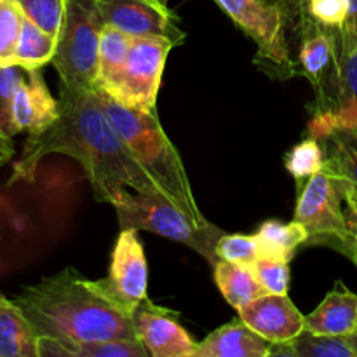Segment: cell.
<instances>
[{
  "instance_id": "cell-1",
  "label": "cell",
  "mask_w": 357,
  "mask_h": 357,
  "mask_svg": "<svg viewBox=\"0 0 357 357\" xmlns=\"http://www.w3.org/2000/svg\"><path fill=\"white\" fill-rule=\"evenodd\" d=\"M52 153L73 157L84 167L100 202L110 204L126 188L142 194H162L115 131L96 91L59 86L58 117L45 131L28 136L14 164L10 183L33 181L38 162Z\"/></svg>"
},
{
  "instance_id": "cell-2",
  "label": "cell",
  "mask_w": 357,
  "mask_h": 357,
  "mask_svg": "<svg viewBox=\"0 0 357 357\" xmlns=\"http://www.w3.org/2000/svg\"><path fill=\"white\" fill-rule=\"evenodd\" d=\"M38 337L72 342L138 340L132 310L105 279L89 281L73 267L24 288L14 298Z\"/></svg>"
},
{
  "instance_id": "cell-3",
  "label": "cell",
  "mask_w": 357,
  "mask_h": 357,
  "mask_svg": "<svg viewBox=\"0 0 357 357\" xmlns=\"http://www.w3.org/2000/svg\"><path fill=\"white\" fill-rule=\"evenodd\" d=\"M96 91L105 114L122 142L155 180L167 199L187 211L195 222L208 223L199 209L181 157L160 126L157 112L132 110L117 103L105 91Z\"/></svg>"
},
{
  "instance_id": "cell-4",
  "label": "cell",
  "mask_w": 357,
  "mask_h": 357,
  "mask_svg": "<svg viewBox=\"0 0 357 357\" xmlns=\"http://www.w3.org/2000/svg\"><path fill=\"white\" fill-rule=\"evenodd\" d=\"M117 213L119 225L122 229H135L138 232L157 234L160 237L188 246L201 255L209 265L218 261L216 243L223 236V230L211 222L199 223L187 211L174 204L162 194H142V192H119L110 202Z\"/></svg>"
},
{
  "instance_id": "cell-5",
  "label": "cell",
  "mask_w": 357,
  "mask_h": 357,
  "mask_svg": "<svg viewBox=\"0 0 357 357\" xmlns=\"http://www.w3.org/2000/svg\"><path fill=\"white\" fill-rule=\"evenodd\" d=\"M105 23L93 0H68L51 65L61 84L75 89H96L100 38Z\"/></svg>"
},
{
  "instance_id": "cell-6",
  "label": "cell",
  "mask_w": 357,
  "mask_h": 357,
  "mask_svg": "<svg viewBox=\"0 0 357 357\" xmlns=\"http://www.w3.org/2000/svg\"><path fill=\"white\" fill-rule=\"evenodd\" d=\"M220 9L257 44L255 61L275 79H289L296 73L286 38L284 10L278 0H215Z\"/></svg>"
},
{
  "instance_id": "cell-7",
  "label": "cell",
  "mask_w": 357,
  "mask_h": 357,
  "mask_svg": "<svg viewBox=\"0 0 357 357\" xmlns=\"http://www.w3.org/2000/svg\"><path fill=\"white\" fill-rule=\"evenodd\" d=\"M342 202V187L323 169L300 187L295 222L307 230L305 246L331 248L349 257L352 234Z\"/></svg>"
},
{
  "instance_id": "cell-8",
  "label": "cell",
  "mask_w": 357,
  "mask_h": 357,
  "mask_svg": "<svg viewBox=\"0 0 357 357\" xmlns=\"http://www.w3.org/2000/svg\"><path fill=\"white\" fill-rule=\"evenodd\" d=\"M174 44L162 37H132L121 75L105 93L132 110L155 112L164 66Z\"/></svg>"
},
{
  "instance_id": "cell-9",
  "label": "cell",
  "mask_w": 357,
  "mask_h": 357,
  "mask_svg": "<svg viewBox=\"0 0 357 357\" xmlns=\"http://www.w3.org/2000/svg\"><path fill=\"white\" fill-rule=\"evenodd\" d=\"M105 24L131 37H162L174 45L183 44L187 33L164 0H93Z\"/></svg>"
},
{
  "instance_id": "cell-10",
  "label": "cell",
  "mask_w": 357,
  "mask_h": 357,
  "mask_svg": "<svg viewBox=\"0 0 357 357\" xmlns=\"http://www.w3.org/2000/svg\"><path fill=\"white\" fill-rule=\"evenodd\" d=\"M302 30L300 66L316 89V103H323L338 82L342 59L340 30L326 28L305 17L298 24Z\"/></svg>"
},
{
  "instance_id": "cell-11",
  "label": "cell",
  "mask_w": 357,
  "mask_h": 357,
  "mask_svg": "<svg viewBox=\"0 0 357 357\" xmlns=\"http://www.w3.org/2000/svg\"><path fill=\"white\" fill-rule=\"evenodd\" d=\"M136 333L150 357H194L197 342L178 321V314L146 296L132 314Z\"/></svg>"
},
{
  "instance_id": "cell-12",
  "label": "cell",
  "mask_w": 357,
  "mask_h": 357,
  "mask_svg": "<svg viewBox=\"0 0 357 357\" xmlns=\"http://www.w3.org/2000/svg\"><path fill=\"white\" fill-rule=\"evenodd\" d=\"M108 288L132 312L146 298L149 265L138 230L122 229L112 251L110 268L105 278Z\"/></svg>"
},
{
  "instance_id": "cell-13",
  "label": "cell",
  "mask_w": 357,
  "mask_h": 357,
  "mask_svg": "<svg viewBox=\"0 0 357 357\" xmlns=\"http://www.w3.org/2000/svg\"><path fill=\"white\" fill-rule=\"evenodd\" d=\"M337 128L357 129V47L340 59V73L333 93L314 108L309 132L319 138Z\"/></svg>"
},
{
  "instance_id": "cell-14",
  "label": "cell",
  "mask_w": 357,
  "mask_h": 357,
  "mask_svg": "<svg viewBox=\"0 0 357 357\" xmlns=\"http://www.w3.org/2000/svg\"><path fill=\"white\" fill-rule=\"evenodd\" d=\"M239 317L272 344H282L298 337L305 330V316L288 295H261L241 307Z\"/></svg>"
},
{
  "instance_id": "cell-15",
  "label": "cell",
  "mask_w": 357,
  "mask_h": 357,
  "mask_svg": "<svg viewBox=\"0 0 357 357\" xmlns=\"http://www.w3.org/2000/svg\"><path fill=\"white\" fill-rule=\"evenodd\" d=\"M58 117V100L51 94L40 70H28L13 98V122L16 132L28 136L45 131Z\"/></svg>"
},
{
  "instance_id": "cell-16",
  "label": "cell",
  "mask_w": 357,
  "mask_h": 357,
  "mask_svg": "<svg viewBox=\"0 0 357 357\" xmlns=\"http://www.w3.org/2000/svg\"><path fill=\"white\" fill-rule=\"evenodd\" d=\"M323 171L338 181L347 204L357 202V129L337 128L319 136Z\"/></svg>"
},
{
  "instance_id": "cell-17",
  "label": "cell",
  "mask_w": 357,
  "mask_h": 357,
  "mask_svg": "<svg viewBox=\"0 0 357 357\" xmlns=\"http://www.w3.org/2000/svg\"><path fill=\"white\" fill-rule=\"evenodd\" d=\"M271 345L272 342L237 317L197 342L194 357H268Z\"/></svg>"
},
{
  "instance_id": "cell-18",
  "label": "cell",
  "mask_w": 357,
  "mask_h": 357,
  "mask_svg": "<svg viewBox=\"0 0 357 357\" xmlns=\"http://www.w3.org/2000/svg\"><path fill=\"white\" fill-rule=\"evenodd\" d=\"M357 328V295L342 281L324 296L316 310L305 316V330L316 335L347 337Z\"/></svg>"
},
{
  "instance_id": "cell-19",
  "label": "cell",
  "mask_w": 357,
  "mask_h": 357,
  "mask_svg": "<svg viewBox=\"0 0 357 357\" xmlns=\"http://www.w3.org/2000/svg\"><path fill=\"white\" fill-rule=\"evenodd\" d=\"M38 338L20 305L0 295V357H40Z\"/></svg>"
},
{
  "instance_id": "cell-20",
  "label": "cell",
  "mask_w": 357,
  "mask_h": 357,
  "mask_svg": "<svg viewBox=\"0 0 357 357\" xmlns=\"http://www.w3.org/2000/svg\"><path fill=\"white\" fill-rule=\"evenodd\" d=\"M40 357H150L138 340L72 342L59 338H38Z\"/></svg>"
},
{
  "instance_id": "cell-21",
  "label": "cell",
  "mask_w": 357,
  "mask_h": 357,
  "mask_svg": "<svg viewBox=\"0 0 357 357\" xmlns=\"http://www.w3.org/2000/svg\"><path fill=\"white\" fill-rule=\"evenodd\" d=\"M213 271H215V282L220 293L236 310L253 302L258 296L267 295L265 288L258 281L253 267L250 265L218 260L213 265Z\"/></svg>"
},
{
  "instance_id": "cell-22",
  "label": "cell",
  "mask_w": 357,
  "mask_h": 357,
  "mask_svg": "<svg viewBox=\"0 0 357 357\" xmlns=\"http://www.w3.org/2000/svg\"><path fill=\"white\" fill-rule=\"evenodd\" d=\"M268 357H356V352L347 337L316 335L303 330L293 340L272 344Z\"/></svg>"
},
{
  "instance_id": "cell-23",
  "label": "cell",
  "mask_w": 357,
  "mask_h": 357,
  "mask_svg": "<svg viewBox=\"0 0 357 357\" xmlns=\"http://www.w3.org/2000/svg\"><path fill=\"white\" fill-rule=\"evenodd\" d=\"M260 244V258L291 261L296 250L307 243V230L298 222L281 223L268 220L255 234Z\"/></svg>"
},
{
  "instance_id": "cell-24",
  "label": "cell",
  "mask_w": 357,
  "mask_h": 357,
  "mask_svg": "<svg viewBox=\"0 0 357 357\" xmlns=\"http://www.w3.org/2000/svg\"><path fill=\"white\" fill-rule=\"evenodd\" d=\"M132 37L119 28L105 24L100 38V56H98L96 89L108 91L121 75L124 63L131 49Z\"/></svg>"
},
{
  "instance_id": "cell-25",
  "label": "cell",
  "mask_w": 357,
  "mask_h": 357,
  "mask_svg": "<svg viewBox=\"0 0 357 357\" xmlns=\"http://www.w3.org/2000/svg\"><path fill=\"white\" fill-rule=\"evenodd\" d=\"M58 47V37L38 28L33 21L24 17L20 40L14 52V65L28 70H42L52 63Z\"/></svg>"
},
{
  "instance_id": "cell-26",
  "label": "cell",
  "mask_w": 357,
  "mask_h": 357,
  "mask_svg": "<svg viewBox=\"0 0 357 357\" xmlns=\"http://www.w3.org/2000/svg\"><path fill=\"white\" fill-rule=\"evenodd\" d=\"M324 153L323 146H321L319 139L310 136V138L303 139L298 145L293 146L288 152L284 159L286 171L298 181L302 187L312 174L319 173L323 169Z\"/></svg>"
},
{
  "instance_id": "cell-27",
  "label": "cell",
  "mask_w": 357,
  "mask_h": 357,
  "mask_svg": "<svg viewBox=\"0 0 357 357\" xmlns=\"http://www.w3.org/2000/svg\"><path fill=\"white\" fill-rule=\"evenodd\" d=\"M24 14L16 0H0V65H14Z\"/></svg>"
},
{
  "instance_id": "cell-28",
  "label": "cell",
  "mask_w": 357,
  "mask_h": 357,
  "mask_svg": "<svg viewBox=\"0 0 357 357\" xmlns=\"http://www.w3.org/2000/svg\"><path fill=\"white\" fill-rule=\"evenodd\" d=\"M23 10L24 17L33 21L38 28L58 37L68 0H16Z\"/></svg>"
},
{
  "instance_id": "cell-29",
  "label": "cell",
  "mask_w": 357,
  "mask_h": 357,
  "mask_svg": "<svg viewBox=\"0 0 357 357\" xmlns=\"http://www.w3.org/2000/svg\"><path fill=\"white\" fill-rule=\"evenodd\" d=\"M216 257L218 260L232 261V264L250 265L260 258V244L257 236H241V234H223L216 243Z\"/></svg>"
},
{
  "instance_id": "cell-30",
  "label": "cell",
  "mask_w": 357,
  "mask_h": 357,
  "mask_svg": "<svg viewBox=\"0 0 357 357\" xmlns=\"http://www.w3.org/2000/svg\"><path fill=\"white\" fill-rule=\"evenodd\" d=\"M24 77L26 72L21 66L0 65V129L9 136L17 135L13 122V98Z\"/></svg>"
},
{
  "instance_id": "cell-31",
  "label": "cell",
  "mask_w": 357,
  "mask_h": 357,
  "mask_svg": "<svg viewBox=\"0 0 357 357\" xmlns=\"http://www.w3.org/2000/svg\"><path fill=\"white\" fill-rule=\"evenodd\" d=\"M258 281L271 295H288L289 261L274 258H258L253 265Z\"/></svg>"
},
{
  "instance_id": "cell-32",
  "label": "cell",
  "mask_w": 357,
  "mask_h": 357,
  "mask_svg": "<svg viewBox=\"0 0 357 357\" xmlns=\"http://www.w3.org/2000/svg\"><path fill=\"white\" fill-rule=\"evenodd\" d=\"M305 17L326 28L342 30L347 17V0H309Z\"/></svg>"
},
{
  "instance_id": "cell-33",
  "label": "cell",
  "mask_w": 357,
  "mask_h": 357,
  "mask_svg": "<svg viewBox=\"0 0 357 357\" xmlns=\"http://www.w3.org/2000/svg\"><path fill=\"white\" fill-rule=\"evenodd\" d=\"M342 56L357 47V0H347V17L340 30Z\"/></svg>"
},
{
  "instance_id": "cell-34",
  "label": "cell",
  "mask_w": 357,
  "mask_h": 357,
  "mask_svg": "<svg viewBox=\"0 0 357 357\" xmlns=\"http://www.w3.org/2000/svg\"><path fill=\"white\" fill-rule=\"evenodd\" d=\"M278 2L282 7V10H284L288 23L289 21H295V24L298 26L303 21V17H305L309 0H278Z\"/></svg>"
},
{
  "instance_id": "cell-35",
  "label": "cell",
  "mask_w": 357,
  "mask_h": 357,
  "mask_svg": "<svg viewBox=\"0 0 357 357\" xmlns=\"http://www.w3.org/2000/svg\"><path fill=\"white\" fill-rule=\"evenodd\" d=\"M349 208V227H351V250H349V260L357 267V202H352V204H347Z\"/></svg>"
},
{
  "instance_id": "cell-36",
  "label": "cell",
  "mask_w": 357,
  "mask_h": 357,
  "mask_svg": "<svg viewBox=\"0 0 357 357\" xmlns=\"http://www.w3.org/2000/svg\"><path fill=\"white\" fill-rule=\"evenodd\" d=\"M14 155V142L13 136L6 135V132L0 129V166L9 162Z\"/></svg>"
},
{
  "instance_id": "cell-37",
  "label": "cell",
  "mask_w": 357,
  "mask_h": 357,
  "mask_svg": "<svg viewBox=\"0 0 357 357\" xmlns=\"http://www.w3.org/2000/svg\"><path fill=\"white\" fill-rule=\"evenodd\" d=\"M347 338H349V344H351V347L354 349L356 357H357V328H356L354 331H352L351 335H347Z\"/></svg>"
},
{
  "instance_id": "cell-38",
  "label": "cell",
  "mask_w": 357,
  "mask_h": 357,
  "mask_svg": "<svg viewBox=\"0 0 357 357\" xmlns=\"http://www.w3.org/2000/svg\"><path fill=\"white\" fill-rule=\"evenodd\" d=\"M164 2H167V0H164Z\"/></svg>"
},
{
  "instance_id": "cell-39",
  "label": "cell",
  "mask_w": 357,
  "mask_h": 357,
  "mask_svg": "<svg viewBox=\"0 0 357 357\" xmlns=\"http://www.w3.org/2000/svg\"><path fill=\"white\" fill-rule=\"evenodd\" d=\"M0 295H2V293H0Z\"/></svg>"
}]
</instances>
